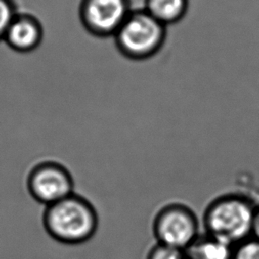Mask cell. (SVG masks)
I'll return each mask as SVG.
<instances>
[{
	"label": "cell",
	"mask_w": 259,
	"mask_h": 259,
	"mask_svg": "<svg viewBox=\"0 0 259 259\" xmlns=\"http://www.w3.org/2000/svg\"><path fill=\"white\" fill-rule=\"evenodd\" d=\"M42 226L55 241L65 245H80L94 237L99 217L96 207L87 197L74 192L45 206Z\"/></svg>",
	"instance_id": "obj_1"
},
{
	"label": "cell",
	"mask_w": 259,
	"mask_h": 259,
	"mask_svg": "<svg viewBox=\"0 0 259 259\" xmlns=\"http://www.w3.org/2000/svg\"><path fill=\"white\" fill-rule=\"evenodd\" d=\"M255 206L256 203L243 193L221 194L203 210V232L235 246L251 237Z\"/></svg>",
	"instance_id": "obj_2"
},
{
	"label": "cell",
	"mask_w": 259,
	"mask_h": 259,
	"mask_svg": "<svg viewBox=\"0 0 259 259\" xmlns=\"http://www.w3.org/2000/svg\"><path fill=\"white\" fill-rule=\"evenodd\" d=\"M166 26L145 9L130 12L114 34L117 51L134 61L151 59L163 48L166 40Z\"/></svg>",
	"instance_id": "obj_3"
},
{
	"label": "cell",
	"mask_w": 259,
	"mask_h": 259,
	"mask_svg": "<svg viewBox=\"0 0 259 259\" xmlns=\"http://www.w3.org/2000/svg\"><path fill=\"white\" fill-rule=\"evenodd\" d=\"M152 233L157 243L184 251L201 233L199 219L189 205L172 201L155 213Z\"/></svg>",
	"instance_id": "obj_4"
},
{
	"label": "cell",
	"mask_w": 259,
	"mask_h": 259,
	"mask_svg": "<svg viewBox=\"0 0 259 259\" xmlns=\"http://www.w3.org/2000/svg\"><path fill=\"white\" fill-rule=\"evenodd\" d=\"M26 188L36 202L48 206L74 193L75 183L65 165L54 160H45L29 170Z\"/></svg>",
	"instance_id": "obj_5"
},
{
	"label": "cell",
	"mask_w": 259,
	"mask_h": 259,
	"mask_svg": "<svg viewBox=\"0 0 259 259\" xmlns=\"http://www.w3.org/2000/svg\"><path fill=\"white\" fill-rule=\"evenodd\" d=\"M131 11L130 0H81L78 13L87 32L104 38L114 36Z\"/></svg>",
	"instance_id": "obj_6"
},
{
	"label": "cell",
	"mask_w": 259,
	"mask_h": 259,
	"mask_svg": "<svg viewBox=\"0 0 259 259\" xmlns=\"http://www.w3.org/2000/svg\"><path fill=\"white\" fill-rule=\"evenodd\" d=\"M44 38L39 20L28 13H16L8 26L3 41L14 52L27 54L36 50Z\"/></svg>",
	"instance_id": "obj_7"
},
{
	"label": "cell",
	"mask_w": 259,
	"mask_h": 259,
	"mask_svg": "<svg viewBox=\"0 0 259 259\" xmlns=\"http://www.w3.org/2000/svg\"><path fill=\"white\" fill-rule=\"evenodd\" d=\"M234 246L201 232L184 250L186 259H231Z\"/></svg>",
	"instance_id": "obj_8"
},
{
	"label": "cell",
	"mask_w": 259,
	"mask_h": 259,
	"mask_svg": "<svg viewBox=\"0 0 259 259\" xmlns=\"http://www.w3.org/2000/svg\"><path fill=\"white\" fill-rule=\"evenodd\" d=\"M188 7L189 0H144L143 9L167 27L182 20Z\"/></svg>",
	"instance_id": "obj_9"
},
{
	"label": "cell",
	"mask_w": 259,
	"mask_h": 259,
	"mask_svg": "<svg viewBox=\"0 0 259 259\" xmlns=\"http://www.w3.org/2000/svg\"><path fill=\"white\" fill-rule=\"evenodd\" d=\"M231 259H259V240L250 237L235 245Z\"/></svg>",
	"instance_id": "obj_10"
},
{
	"label": "cell",
	"mask_w": 259,
	"mask_h": 259,
	"mask_svg": "<svg viewBox=\"0 0 259 259\" xmlns=\"http://www.w3.org/2000/svg\"><path fill=\"white\" fill-rule=\"evenodd\" d=\"M146 259H186V256L181 249L156 242L149 249Z\"/></svg>",
	"instance_id": "obj_11"
},
{
	"label": "cell",
	"mask_w": 259,
	"mask_h": 259,
	"mask_svg": "<svg viewBox=\"0 0 259 259\" xmlns=\"http://www.w3.org/2000/svg\"><path fill=\"white\" fill-rule=\"evenodd\" d=\"M16 13L12 0H0V41L3 40L6 30Z\"/></svg>",
	"instance_id": "obj_12"
},
{
	"label": "cell",
	"mask_w": 259,
	"mask_h": 259,
	"mask_svg": "<svg viewBox=\"0 0 259 259\" xmlns=\"http://www.w3.org/2000/svg\"><path fill=\"white\" fill-rule=\"evenodd\" d=\"M251 237L259 240V203L256 204V206H255Z\"/></svg>",
	"instance_id": "obj_13"
}]
</instances>
